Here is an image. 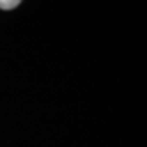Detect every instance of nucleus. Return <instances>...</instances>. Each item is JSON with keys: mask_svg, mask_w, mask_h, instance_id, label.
Listing matches in <instances>:
<instances>
[{"mask_svg": "<svg viewBox=\"0 0 147 147\" xmlns=\"http://www.w3.org/2000/svg\"><path fill=\"white\" fill-rule=\"evenodd\" d=\"M21 0H0V8L2 10H13L20 5Z\"/></svg>", "mask_w": 147, "mask_h": 147, "instance_id": "obj_1", "label": "nucleus"}]
</instances>
